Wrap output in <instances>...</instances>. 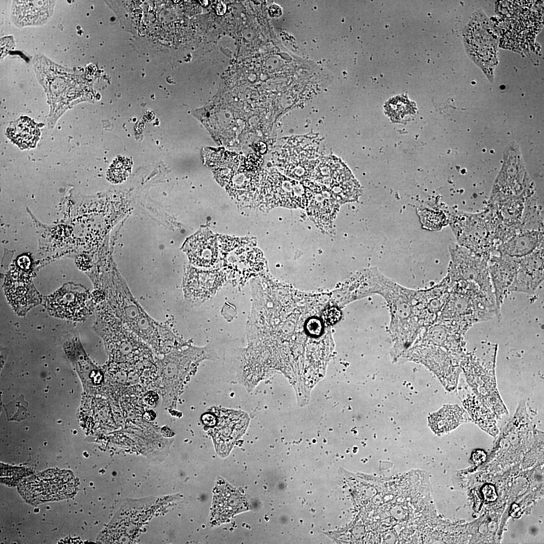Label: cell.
I'll list each match as a JSON object with an SVG mask.
<instances>
[{
	"mask_svg": "<svg viewBox=\"0 0 544 544\" xmlns=\"http://www.w3.org/2000/svg\"><path fill=\"white\" fill-rule=\"evenodd\" d=\"M498 7L502 19L501 38L506 45L522 46L533 39L542 25L543 10L538 11L537 1H507ZM540 7V8H541Z\"/></svg>",
	"mask_w": 544,
	"mask_h": 544,
	"instance_id": "3",
	"label": "cell"
},
{
	"mask_svg": "<svg viewBox=\"0 0 544 544\" xmlns=\"http://www.w3.org/2000/svg\"><path fill=\"white\" fill-rule=\"evenodd\" d=\"M465 412L457 405L444 406L429 418V424L437 434L449 431L463 421H465Z\"/></svg>",
	"mask_w": 544,
	"mask_h": 544,
	"instance_id": "18",
	"label": "cell"
},
{
	"mask_svg": "<svg viewBox=\"0 0 544 544\" xmlns=\"http://www.w3.org/2000/svg\"><path fill=\"white\" fill-rule=\"evenodd\" d=\"M132 162L130 159L119 157L114 161L107 172L108 180L113 183H121L131 172Z\"/></svg>",
	"mask_w": 544,
	"mask_h": 544,
	"instance_id": "22",
	"label": "cell"
},
{
	"mask_svg": "<svg viewBox=\"0 0 544 544\" xmlns=\"http://www.w3.org/2000/svg\"><path fill=\"white\" fill-rule=\"evenodd\" d=\"M376 294L389 310V332L395 349L402 350L422 331L436 322L443 305L442 291L436 285L425 290L403 287L380 274Z\"/></svg>",
	"mask_w": 544,
	"mask_h": 544,
	"instance_id": "1",
	"label": "cell"
},
{
	"mask_svg": "<svg viewBox=\"0 0 544 544\" xmlns=\"http://www.w3.org/2000/svg\"><path fill=\"white\" fill-rule=\"evenodd\" d=\"M525 205L521 199L504 200L490 203L484 210L499 245L518 232Z\"/></svg>",
	"mask_w": 544,
	"mask_h": 544,
	"instance_id": "8",
	"label": "cell"
},
{
	"mask_svg": "<svg viewBox=\"0 0 544 544\" xmlns=\"http://www.w3.org/2000/svg\"><path fill=\"white\" fill-rule=\"evenodd\" d=\"M184 249L192 263L197 266H211L217 259L215 238L208 232H199L191 236L186 241Z\"/></svg>",
	"mask_w": 544,
	"mask_h": 544,
	"instance_id": "16",
	"label": "cell"
},
{
	"mask_svg": "<svg viewBox=\"0 0 544 544\" xmlns=\"http://www.w3.org/2000/svg\"><path fill=\"white\" fill-rule=\"evenodd\" d=\"M544 244L520 259L517 271L509 293L533 294L544 279Z\"/></svg>",
	"mask_w": 544,
	"mask_h": 544,
	"instance_id": "11",
	"label": "cell"
},
{
	"mask_svg": "<svg viewBox=\"0 0 544 544\" xmlns=\"http://www.w3.org/2000/svg\"><path fill=\"white\" fill-rule=\"evenodd\" d=\"M543 229L520 231L501 243L499 254L520 258L530 254L544 244Z\"/></svg>",
	"mask_w": 544,
	"mask_h": 544,
	"instance_id": "15",
	"label": "cell"
},
{
	"mask_svg": "<svg viewBox=\"0 0 544 544\" xmlns=\"http://www.w3.org/2000/svg\"><path fill=\"white\" fill-rule=\"evenodd\" d=\"M450 251L451 262L447 276L450 282H473L496 304L489 271L490 256L475 253L458 244L452 246Z\"/></svg>",
	"mask_w": 544,
	"mask_h": 544,
	"instance_id": "6",
	"label": "cell"
},
{
	"mask_svg": "<svg viewBox=\"0 0 544 544\" xmlns=\"http://www.w3.org/2000/svg\"><path fill=\"white\" fill-rule=\"evenodd\" d=\"M485 499L488 502H493L497 498L495 488L491 485H486L482 489Z\"/></svg>",
	"mask_w": 544,
	"mask_h": 544,
	"instance_id": "25",
	"label": "cell"
},
{
	"mask_svg": "<svg viewBox=\"0 0 544 544\" xmlns=\"http://www.w3.org/2000/svg\"><path fill=\"white\" fill-rule=\"evenodd\" d=\"M156 413L153 410H149L143 414V418L146 421H153L156 418Z\"/></svg>",
	"mask_w": 544,
	"mask_h": 544,
	"instance_id": "30",
	"label": "cell"
},
{
	"mask_svg": "<svg viewBox=\"0 0 544 544\" xmlns=\"http://www.w3.org/2000/svg\"><path fill=\"white\" fill-rule=\"evenodd\" d=\"M323 316L327 323H333L340 318L341 312L336 308L331 307L324 311Z\"/></svg>",
	"mask_w": 544,
	"mask_h": 544,
	"instance_id": "24",
	"label": "cell"
},
{
	"mask_svg": "<svg viewBox=\"0 0 544 544\" xmlns=\"http://www.w3.org/2000/svg\"><path fill=\"white\" fill-rule=\"evenodd\" d=\"M247 508L246 499L230 485L224 482L216 487L212 513L213 522H224Z\"/></svg>",
	"mask_w": 544,
	"mask_h": 544,
	"instance_id": "14",
	"label": "cell"
},
{
	"mask_svg": "<svg viewBox=\"0 0 544 544\" xmlns=\"http://www.w3.org/2000/svg\"><path fill=\"white\" fill-rule=\"evenodd\" d=\"M253 147L256 151L260 154H264L266 150V145L261 142L254 143Z\"/></svg>",
	"mask_w": 544,
	"mask_h": 544,
	"instance_id": "29",
	"label": "cell"
},
{
	"mask_svg": "<svg viewBox=\"0 0 544 544\" xmlns=\"http://www.w3.org/2000/svg\"><path fill=\"white\" fill-rule=\"evenodd\" d=\"M110 322L104 327V335L114 344L119 359L132 362L150 357V351L142 338L117 318L112 316Z\"/></svg>",
	"mask_w": 544,
	"mask_h": 544,
	"instance_id": "10",
	"label": "cell"
},
{
	"mask_svg": "<svg viewBox=\"0 0 544 544\" xmlns=\"http://www.w3.org/2000/svg\"><path fill=\"white\" fill-rule=\"evenodd\" d=\"M320 189L319 186L318 188L317 186L313 188V191L318 195V197H312L310 213L316 220L322 224H327L334 218L337 207L334 199L328 195L325 196V193L323 192L320 193Z\"/></svg>",
	"mask_w": 544,
	"mask_h": 544,
	"instance_id": "20",
	"label": "cell"
},
{
	"mask_svg": "<svg viewBox=\"0 0 544 544\" xmlns=\"http://www.w3.org/2000/svg\"><path fill=\"white\" fill-rule=\"evenodd\" d=\"M19 490L24 498L32 504L64 499L76 491L73 474L67 471L49 470L27 479Z\"/></svg>",
	"mask_w": 544,
	"mask_h": 544,
	"instance_id": "5",
	"label": "cell"
},
{
	"mask_svg": "<svg viewBox=\"0 0 544 544\" xmlns=\"http://www.w3.org/2000/svg\"><path fill=\"white\" fill-rule=\"evenodd\" d=\"M415 109L411 102L402 97L393 98L387 103L386 107L389 116L397 122L411 117L415 114Z\"/></svg>",
	"mask_w": 544,
	"mask_h": 544,
	"instance_id": "21",
	"label": "cell"
},
{
	"mask_svg": "<svg viewBox=\"0 0 544 544\" xmlns=\"http://www.w3.org/2000/svg\"><path fill=\"white\" fill-rule=\"evenodd\" d=\"M220 417L213 437L218 452L226 455L248 426L249 419L241 411L227 410Z\"/></svg>",
	"mask_w": 544,
	"mask_h": 544,
	"instance_id": "13",
	"label": "cell"
},
{
	"mask_svg": "<svg viewBox=\"0 0 544 544\" xmlns=\"http://www.w3.org/2000/svg\"><path fill=\"white\" fill-rule=\"evenodd\" d=\"M262 163V159L255 154L249 155L246 161V166L250 169H256Z\"/></svg>",
	"mask_w": 544,
	"mask_h": 544,
	"instance_id": "26",
	"label": "cell"
},
{
	"mask_svg": "<svg viewBox=\"0 0 544 544\" xmlns=\"http://www.w3.org/2000/svg\"><path fill=\"white\" fill-rule=\"evenodd\" d=\"M483 15L472 18L467 27L466 43L469 53L487 74L497 62L498 39L492 24Z\"/></svg>",
	"mask_w": 544,
	"mask_h": 544,
	"instance_id": "7",
	"label": "cell"
},
{
	"mask_svg": "<svg viewBox=\"0 0 544 544\" xmlns=\"http://www.w3.org/2000/svg\"><path fill=\"white\" fill-rule=\"evenodd\" d=\"M220 10H221V12H222V15L226 11V7L223 3H219L217 5V12L218 13V14H220Z\"/></svg>",
	"mask_w": 544,
	"mask_h": 544,
	"instance_id": "32",
	"label": "cell"
},
{
	"mask_svg": "<svg viewBox=\"0 0 544 544\" xmlns=\"http://www.w3.org/2000/svg\"><path fill=\"white\" fill-rule=\"evenodd\" d=\"M520 258L492 254L488 261L496 305L500 314L502 304L516 275Z\"/></svg>",
	"mask_w": 544,
	"mask_h": 544,
	"instance_id": "12",
	"label": "cell"
},
{
	"mask_svg": "<svg viewBox=\"0 0 544 544\" xmlns=\"http://www.w3.org/2000/svg\"><path fill=\"white\" fill-rule=\"evenodd\" d=\"M473 454H475V455H477V456H478V458H477L476 459L473 460L474 462H475V463H481V462H482L484 460V459L485 458V454H484V453L482 451H477L476 452H474Z\"/></svg>",
	"mask_w": 544,
	"mask_h": 544,
	"instance_id": "31",
	"label": "cell"
},
{
	"mask_svg": "<svg viewBox=\"0 0 544 544\" xmlns=\"http://www.w3.org/2000/svg\"><path fill=\"white\" fill-rule=\"evenodd\" d=\"M145 401L151 406H155L159 399L158 395L154 391H149L145 395Z\"/></svg>",
	"mask_w": 544,
	"mask_h": 544,
	"instance_id": "27",
	"label": "cell"
},
{
	"mask_svg": "<svg viewBox=\"0 0 544 544\" xmlns=\"http://www.w3.org/2000/svg\"><path fill=\"white\" fill-rule=\"evenodd\" d=\"M13 9V19L18 25H39L50 17L53 1H16Z\"/></svg>",
	"mask_w": 544,
	"mask_h": 544,
	"instance_id": "17",
	"label": "cell"
},
{
	"mask_svg": "<svg viewBox=\"0 0 544 544\" xmlns=\"http://www.w3.org/2000/svg\"><path fill=\"white\" fill-rule=\"evenodd\" d=\"M47 306L54 316L74 320H83L92 310L89 294L68 288H61L50 295Z\"/></svg>",
	"mask_w": 544,
	"mask_h": 544,
	"instance_id": "9",
	"label": "cell"
},
{
	"mask_svg": "<svg viewBox=\"0 0 544 544\" xmlns=\"http://www.w3.org/2000/svg\"><path fill=\"white\" fill-rule=\"evenodd\" d=\"M306 328L311 335L318 336L322 332V325L319 319L312 318L307 322Z\"/></svg>",
	"mask_w": 544,
	"mask_h": 544,
	"instance_id": "23",
	"label": "cell"
},
{
	"mask_svg": "<svg viewBox=\"0 0 544 544\" xmlns=\"http://www.w3.org/2000/svg\"><path fill=\"white\" fill-rule=\"evenodd\" d=\"M494 317L501 318L496 304L475 283L450 281L448 297L436 321L450 323L465 334L473 324Z\"/></svg>",
	"mask_w": 544,
	"mask_h": 544,
	"instance_id": "2",
	"label": "cell"
},
{
	"mask_svg": "<svg viewBox=\"0 0 544 544\" xmlns=\"http://www.w3.org/2000/svg\"><path fill=\"white\" fill-rule=\"evenodd\" d=\"M450 224L459 245L488 256L497 251L499 245L484 211L475 213L457 212L452 217Z\"/></svg>",
	"mask_w": 544,
	"mask_h": 544,
	"instance_id": "4",
	"label": "cell"
},
{
	"mask_svg": "<svg viewBox=\"0 0 544 544\" xmlns=\"http://www.w3.org/2000/svg\"><path fill=\"white\" fill-rule=\"evenodd\" d=\"M268 13L271 17H279L282 14L281 8L276 4L271 5L268 8Z\"/></svg>",
	"mask_w": 544,
	"mask_h": 544,
	"instance_id": "28",
	"label": "cell"
},
{
	"mask_svg": "<svg viewBox=\"0 0 544 544\" xmlns=\"http://www.w3.org/2000/svg\"><path fill=\"white\" fill-rule=\"evenodd\" d=\"M10 139L21 148H29L37 142L39 131L35 123L25 118L18 120L8 128Z\"/></svg>",
	"mask_w": 544,
	"mask_h": 544,
	"instance_id": "19",
	"label": "cell"
}]
</instances>
